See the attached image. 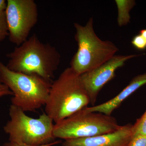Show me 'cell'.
Instances as JSON below:
<instances>
[{"instance_id":"obj_16","label":"cell","mask_w":146,"mask_h":146,"mask_svg":"<svg viewBox=\"0 0 146 146\" xmlns=\"http://www.w3.org/2000/svg\"><path fill=\"white\" fill-rule=\"evenodd\" d=\"M8 95L13 96V93L6 85L0 81V98Z\"/></svg>"},{"instance_id":"obj_8","label":"cell","mask_w":146,"mask_h":146,"mask_svg":"<svg viewBox=\"0 0 146 146\" xmlns=\"http://www.w3.org/2000/svg\"><path fill=\"white\" fill-rule=\"evenodd\" d=\"M141 55H115L107 62L80 76L82 85L94 106L100 91L106 84L115 76V72L122 67L126 61Z\"/></svg>"},{"instance_id":"obj_7","label":"cell","mask_w":146,"mask_h":146,"mask_svg":"<svg viewBox=\"0 0 146 146\" xmlns=\"http://www.w3.org/2000/svg\"><path fill=\"white\" fill-rule=\"evenodd\" d=\"M9 41L19 46L26 41L38 19L34 0H7L5 11Z\"/></svg>"},{"instance_id":"obj_10","label":"cell","mask_w":146,"mask_h":146,"mask_svg":"<svg viewBox=\"0 0 146 146\" xmlns=\"http://www.w3.org/2000/svg\"><path fill=\"white\" fill-rule=\"evenodd\" d=\"M145 84L146 72L133 78L127 86L112 99L98 105L86 107V109L90 112H99L111 116L112 112L119 107L125 100Z\"/></svg>"},{"instance_id":"obj_12","label":"cell","mask_w":146,"mask_h":146,"mask_svg":"<svg viewBox=\"0 0 146 146\" xmlns=\"http://www.w3.org/2000/svg\"><path fill=\"white\" fill-rule=\"evenodd\" d=\"M133 136L139 134L146 135V110L133 125Z\"/></svg>"},{"instance_id":"obj_15","label":"cell","mask_w":146,"mask_h":146,"mask_svg":"<svg viewBox=\"0 0 146 146\" xmlns=\"http://www.w3.org/2000/svg\"><path fill=\"white\" fill-rule=\"evenodd\" d=\"M131 42L133 46L137 49L143 50L146 49V41L140 34L134 36Z\"/></svg>"},{"instance_id":"obj_17","label":"cell","mask_w":146,"mask_h":146,"mask_svg":"<svg viewBox=\"0 0 146 146\" xmlns=\"http://www.w3.org/2000/svg\"><path fill=\"white\" fill-rule=\"evenodd\" d=\"M59 143V141H54L53 143H51L47 144V145H42L39 146H32L29 145H26L24 144L17 143H14V142H9L6 143L2 146H51L52 145H54L58 143Z\"/></svg>"},{"instance_id":"obj_6","label":"cell","mask_w":146,"mask_h":146,"mask_svg":"<svg viewBox=\"0 0 146 146\" xmlns=\"http://www.w3.org/2000/svg\"><path fill=\"white\" fill-rule=\"evenodd\" d=\"M120 127L114 117L90 112L85 107L55 123L53 135L64 140L86 138L113 132Z\"/></svg>"},{"instance_id":"obj_2","label":"cell","mask_w":146,"mask_h":146,"mask_svg":"<svg viewBox=\"0 0 146 146\" xmlns=\"http://www.w3.org/2000/svg\"><path fill=\"white\" fill-rule=\"evenodd\" d=\"M89 103L80 76L69 67L52 83L45 113L56 123L87 107Z\"/></svg>"},{"instance_id":"obj_11","label":"cell","mask_w":146,"mask_h":146,"mask_svg":"<svg viewBox=\"0 0 146 146\" xmlns=\"http://www.w3.org/2000/svg\"><path fill=\"white\" fill-rule=\"evenodd\" d=\"M118 9V24L120 27L127 25L130 22L129 12L136 4L133 0H116Z\"/></svg>"},{"instance_id":"obj_3","label":"cell","mask_w":146,"mask_h":146,"mask_svg":"<svg viewBox=\"0 0 146 146\" xmlns=\"http://www.w3.org/2000/svg\"><path fill=\"white\" fill-rule=\"evenodd\" d=\"M75 39L78 48L70 62V68L80 76L107 62L119 50L112 42L103 41L96 35L91 18L85 26L74 24Z\"/></svg>"},{"instance_id":"obj_14","label":"cell","mask_w":146,"mask_h":146,"mask_svg":"<svg viewBox=\"0 0 146 146\" xmlns=\"http://www.w3.org/2000/svg\"><path fill=\"white\" fill-rule=\"evenodd\" d=\"M126 146H146V135L139 134L132 136Z\"/></svg>"},{"instance_id":"obj_19","label":"cell","mask_w":146,"mask_h":146,"mask_svg":"<svg viewBox=\"0 0 146 146\" xmlns=\"http://www.w3.org/2000/svg\"><path fill=\"white\" fill-rule=\"evenodd\" d=\"M139 34L142 35L146 41V29H143L140 31Z\"/></svg>"},{"instance_id":"obj_9","label":"cell","mask_w":146,"mask_h":146,"mask_svg":"<svg viewBox=\"0 0 146 146\" xmlns=\"http://www.w3.org/2000/svg\"><path fill=\"white\" fill-rule=\"evenodd\" d=\"M133 135V125L129 123L110 133L65 140L62 146H126Z\"/></svg>"},{"instance_id":"obj_13","label":"cell","mask_w":146,"mask_h":146,"mask_svg":"<svg viewBox=\"0 0 146 146\" xmlns=\"http://www.w3.org/2000/svg\"><path fill=\"white\" fill-rule=\"evenodd\" d=\"M8 35L5 11H0V43L3 41Z\"/></svg>"},{"instance_id":"obj_5","label":"cell","mask_w":146,"mask_h":146,"mask_svg":"<svg viewBox=\"0 0 146 146\" xmlns=\"http://www.w3.org/2000/svg\"><path fill=\"white\" fill-rule=\"evenodd\" d=\"M10 119L3 127L9 141L17 143L39 146L53 143L54 125L49 116L44 113L39 118L31 117L19 107L11 104Z\"/></svg>"},{"instance_id":"obj_4","label":"cell","mask_w":146,"mask_h":146,"mask_svg":"<svg viewBox=\"0 0 146 146\" xmlns=\"http://www.w3.org/2000/svg\"><path fill=\"white\" fill-rule=\"evenodd\" d=\"M0 81L13 93L12 105L24 112L35 111L46 105L52 83L37 76L11 70L1 61Z\"/></svg>"},{"instance_id":"obj_18","label":"cell","mask_w":146,"mask_h":146,"mask_svg":"<svg viewBox=\"0 0 146 146\" xmlns=\"http://www.w3.org/2000/svg\"><path fill=\"white\" fill-rule=\"evenodd\" d=\"M7 6V1L0 0V11H5Z\"/></svg>"},{"instance_id":"obj_1","label":"cell","mask_w":146,"mask_h":146,"mask_svg":"<svg viewBox=\"0 0 146 146\" xmlns=\"http://www.w3.org/2000/svg\"><path fill=\"white\" fill-rule=\"evenodd\" d=\"M6 56V66L11 70L37 76L51 82L61 58L55 47L41 42L35 34L16 46Z\"/></svg>"}]
</instances>
